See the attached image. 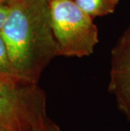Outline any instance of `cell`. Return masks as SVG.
I'll return each mask as SVG.
<instances>
[{"mask_svg": "<svg viewBox=\"0 0 130 131\" xmlns=\"http://www.w3.org/2000/svg\"><path fill=\"white\" fill-rule=\"evenodd\" d=\"M11 0H0V2H6V3H9Z\"/></svg>", "mask_w": 130, "mask_h": 131, "instance_id": "9c48e42d", "label": "cell"}, {"mask_svg": "<svg viewBox=\"0 0 130 131\" xmlns=\"http://www.w3.org/2000/svg\"><path fill=\"white\" fill-rule=\"evenodd\" d=\"M0 31L11 63L21 79L37 83L58 47L52 30L48 0H11Z\"/></svg>", "mask_w": 130, "mask_h": 131, "instance_id": "6da1fadb", "label": "cell"}, {"mask_svg": "<svg viewBox=\"0 0 130 131\" xmlns=\"http://www.w3.org/2000/svg\"><path fill=\"white\" fill-rule=\"evenodd\" d=\"M128 30V32H130V26L128 27V30Z\"/></svg>", "mask_w": 130, "mask_h": 131, "instance_id": "8fae6325", "label": "cell"}, {"mask_svg": "<svg viewBox=\"0 0 130 131\" xmlns=\"http://www.w3.org/2000/svg\"><path fill=\"white\" fill-rule=\"evenodd\" d=\"M20 131H62V129L56 123L48 117L34 126Z\"/></svg>", "mask_w": 130, "mask_h": 131, "instance_id": "52a82bcc", "label": "cell"}, {"mask_svg": "<svg viewBox=\"0 0 130 131\" xmlns=\"http://www.w3.org/2000/svg\"><path fill=\"white\" fill-rule=\"evenodd\" d=\"M75 4L90 17H103L112 15L117 9L119 0H74Z\"/></svg>", "mask_w": 130, "mask_h": 131, "instance_id": "5b68a950", "label": "cell"}, {"mask_svg": "<svg viewBox=\"0 0 130 131\" xmlns=\"http://www.w3.org/2000/svg\"><path fill=\"white\" fill-rule=\"evenodd\" d=\"M0 74L14 79L23 80L18 75L11 63L8 48L1 34H0Z\"/></svg>", "mask_w": 130, "mask_h": 131, "instance_id": "8992f818", "label": "cell"}, {"mask_svg": "<svg viewBox=\"0 0 130 131\" xmlns=\"http://www.w3.org/2000/svg\"><path fill=\"white\" fill-rule=\"evenodd\" d=\"M0 131H6V130H4V129H2V128H0Z\"/></svg>", "mask_w": 130, "mask_h": 131, "instance_id": "30bf717a", "label": "cell"}, {"mask_svg": "<svg viewBox=\"0 0 130 131\" xmlns=\"http://www.w3.org/2000/svg\"><path fill=\"white\" fill-rule=\"evenodd\" d=\"M48 117L46 96L38 84L0 74V128L24 130Z\"/></svg>", "mask_w": 130, "mask_h": 131, "instance_id": "3957f363", "label": "cell"}, {"mask_svg": "<svg viewBox=\"0 0 130 131\" xmlns=\"http://www.w3.org/2000/svg\"><path fill=\"white\" fill-rule=\"evenodd\" d=\"M108 91L130 123V32L126 30L111 52Z\"/></svg>", "mask_w": 130, "mask_h": 131, "instance_id": "277c9868", "label": "cell"}, {"mask_svg": "<svg viewBox=\"0 0 130 131\" xmlns=\"http://www.w3.org/2000/svg\"><path fill=\"white\" fill-rule=\"evenodd\" d=\"M52 30L59 56L84 58L94 52L99 42L93 18L74 0H48Z\"/></svg>", "mask_w": 130, "mask_h": 131, "instance_id": "7a4b0ae2", "label": "cell"}, {"mask_svg": "<svg viewBox=\"0 0 130 131\" xmlns=\"http://www.w3.org/2000/svg\"><path fill=\"white\" fill-rule=\"evenodd\" d=\"M10 11L9 3L0 2V31L6 23Z\"/></svg>", "mask_w": 130, "mask_h": 131, "instance_id": "ba28073f", "label": "cell"}]
</instances>
